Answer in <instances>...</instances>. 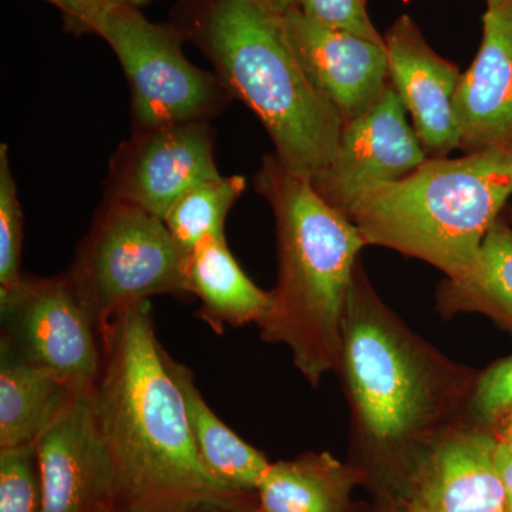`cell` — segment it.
I'll use <instances>...</instances> for the list:
<instances>
[{"label":"cell","instance_id":"1","mask_svg":"<svg viewBox=\"0 0 512 512\" xmlns=\"http://www.w3.org/2000/svg\"><path fill=\"white\" fill-rule=\"evenodd\" d=\"M100 339L103 367L90 399L117 512L239 511L248 494L220 483L202 463L148 302L116 316Z\"/></svg>","mask_w":512,"mask_h":512},{"label":"cell","instance_id":"2","mask_svg":"<svg viewBox=\"0 0 512 512\" xmlns=\"http://www.w3.org/2000/svg\"><path fill=\"white\" fill-rule=\"evenodd\" d=\"M336 370L363 450L383 463L412 461L413 470L456 426L454 417L478 377L407 329L380 301L360 264L349 289Z\"/></svg>","mask_w":512,"mask_h":512},{"label":"cell","instance_id":"3","mask_svg":"<svg viewBox=\"0 0 512 512\" xmlns=\"http://www.w3.org/2000/svg\"><path fill=\"white\" fill-rule=\"evenodd\" d=\"M255 188L271 205L278 232V284L258 326L261 338L291 350L299 372L318 386L338 369L349 289L367 242L309 175L289 170L275 154L262 160Z\"/></svg>","mask_w":512,"mask_h":512},{"label":"cell","instance_id":"4","mask_svg":"<svg viewBox=\"0 0 512 512\" xmlns=\"http://www.w3.org/2000/svg\"><path fill=\"white\" fill-rule=\"evenodd\" d=\"M175 25L218 79L264 124L289 170L318 174L335 156L343 121L303 72L284 15L256 0H185Z\"/></svg>","mask_w":512,"mask_h":512},{"label":"cell","instance_id":"5","mask_svg":"<svg viewBox=\"0 0 512 512\" xmlns=\"http://www.w3.org/2000/svg\"><path fill=\"white\" fill-rule=\"evenodd\" d=\"M511 195V151H477L429 158L402 180L363 191L345 215L367 245L394 249L458 278Z\"/></svg>","mask_w":512,"mask_h":512},{"label":"cell","instance_id":"6","mask_svg":"<svg viewBox=\"0 0 512 512\" xmlns=\"http://www.w3.org/2000/svg\"><path fill=\"white\" fill-rule=\"evenodd\" d=\"M185 259L163 220L106 198L64 274L101 333L154 296L187 295Z\"/></svg>","mask_w":512,"mask_h":512},{"label":"cell","instance_id":"7","mask_svg":"<svg viewBox=\"0 0 512 512\" xmlns=\"http://www.w3.org/2000/svg\"><path fill=\"white\" fill-rule=\"evenodd\" d=\"M96 36L106 40L126 73L134 131L208 121L232 97L217 74L185 57L184 36L175 25L150 22L143 9L111 13Z\"/></svg>","mask_w":512,"mask_h":512},{"label":"cell","instance_id":"8","mask_svg":"<svg viewBox=\"0 0 512 512\" xmlns=\"http://www.w3.org/2000/svg\"><path fill=\"white\" fill-rule=\"evenodd\" d=\"M2 338L30 365L92 396L103 367L99 329L66 274L23 275L15 291L0 298Z\"/></svg>","mask_w":512,"mask_h":512},{"label":"cell","instance_id":"9","mask_svg":"<svg viewBox=\"0 0 512 512\" xmlns=\"http://www.w3.org/2000/svg\"><path fill=\"white\" fill-rule=\"evenodd\" d=\"M218 177L210 123L187 121L134 131L111 158L106 198L164 221L185 192Z\"/></svg>","mask_w":512,"mask_h":512},{"label":"cell","instance_id":"10","mask_svg":"<svg viewBox=\"0 0 512 512\" xmlns=\"http://www.w3.org/2000/svg\"><path fill=\"white\" fill-rule=\"evenodd\" d=\"M406 113L389 84L366 113L343 124L335 156L312 177L323 200L346 214L363 191L402 180L429 160Z\"/></svg>","mask_w":512,"mask_h":512},{"label":"cell","instance_id":"11","mask_svg":"<svg viewBox=\"0 0 512 512\" xmlns=\"http://www.w3.org/2000/svg\"><path fill=\"white\" fill-rule=\"evenodd\" d=\"M284 22L303 72L343 124L362 116L382 97L390 84L384 42L323 25L298 6L284 13Z\"/></svg>","mask_w":512,"mask_h":512},{"label":"cell","instance_id":"12","mask_svg":"<svg viewBox=\"0 0 512 512\" xmlns=\"http://www.w3.org/2000/svg\"><path fill=\"white\" fill-rule=\"evenodd\" d=\"M494 437L484 426L448 429L410 474L413 512H508Z\"/></svg>","mask_w":512,"mask_h":512},{"label":"cell","instance_id":"13","mask_svg":"<svg viewBox=\"0 0 512 512\" xmlns=\"http://www.w3.org/2000/svg\"><path fill=\"white\" fill-rule=\"evenodd\" d=\"M42 512H117L113 470L90 396H80L37 443Z\"/></svg>","mask_w":512,"mask_h":512},{"label":"cell","instance_id":"14","mask_svg":"<svg viewBox=\"0 0 512 512\" xmlns=\"http://www.w3.org/2000/svg\"><path fill=\"white\" fill-rule=\"evenodd\" d=\"M383 37L390 84L421 146L429 158L447 157L460 148L454 97L463 73L431 49L410 16H400Z\"/></svg>","mask_w":512,"mask_h":512},{"label":"cell","instance_id":"15","mask_svg":"<svg viewBox=\"0 0 512 512\" xmlns=\"http://www.w3.org/2000/svg\"><path fill=\"white\" fill-rule=\"evenodd\" d=\"M483 40L461 76L454 109L464 153H512V0L487 8Z\"/></svg>","mask_w":512,"mask_h":512},{"label":"cell","instance_id":"16","mask_svg":"<svg viewBox=\"0 0 512 512\" xmlns=\"http://www.w3.org/2000/svg\"><path fill=\"white\" fill-rule=\"evenodd\" d=\"M185 282L187 292L201 303L198 316L217 333L227 326H259L272 308V293L242 271L225 237L205 239L188 252Z\"/></svg>","mask_w":512,"mask_h":512},{"label":"cell","instance_id":"17","mask_svg":"<svg viewBox=\"0 0 512 512\" xmlns=\"http://www.w3.org/2000/svg\"><path fill=\"white\" fill-rule=\"evenodd\" d=\"M80 396L0 339V448L39 443Z\"/></svg>","mask_w":512,"mask_h":512},{"label":"cell","instance_id":"18","mask_svg":"<svg viewBox=\"0 0 512 512\" xmlns=\"http://www.w3.org/2000/svg\"><path fill=\"white\" fill-rule=\"evenodd\" d=\"M164 360L183 393L192 437L204 466L232 490L242 494L256 493L271 463L212 412L187 366L177 362L165 350Z\"/></svg>","mask_w":512,"mask_h":512},{"label":"cell","instance_id":"19","mask_svg":"<svg viewBox=\"0 0 512 512\" xmlns=\"http://www.w3.org/2000/svg\"><path fill=\"white\" fill-rule=\"evenodd\" d=\"M359 478L356 468L329 453L278 461L258 485L256 512H345Z\"/></svg>","mask_w":512,"mask_h":512},{"label":"cell","instance_id":"20","mask_svg":"<svg viewBox=\"0 0 512 512\" xmlns=\"http://www.w3.org/2000/svg\"><path fill=\"white\" fill-rule=\"evenodd\" d=\"M437 308L446 318L483 313L512 336V228L505 218L487 232L466 274L440 285Z\"/></svg>","mask_w":512,"mask_h":512},{"label":"cell","instance_id":"21","mask_svg":"<svg viewBox=\"0 0 512 512\" xmlns=\"http://www.w3.org/2000/svg\"><path fill=\"white\" fill-rule=\"evenodd\" d=\"M247 188L241 175L215 178L185 192L164 222L185 255L208 238L225 237V220Z\"/></svg>","mask_w":512,"mask_h":512},{"label":"cell","instance_id":"22","mask_svg":"<svg viewBox=\"0 0 512 512\" xmlns=\"http://www.w3.org/2000/svg\"><path fill=\"white\" fill-rule=\"evenodd\" d=\"M23 212L10 168L8 146H0V298L22 282Z\"/></svg>","mask_w":512,"mask_h":512},{"label":"cell","instance_id":"23","mask_svg":"<svg viewBox=\"0 0 512 512\" xmlns=\"http://www.w3.org/2000/svg\"><path fill=\"white\" fill-rule=\"evenodd\" d=\"M42 504L37 444L0 448V512H42Z\"/></svg>","mask_w":512,"mask_h":512},{"label":"cell","instance_id":"24","mask_svg":"<svg viewBox=\"0 0 512 512\" xmlns=\"http://www.w3.org/2000/svg\"><path fill=\"white\" fill-rule=\"evenodd\" d=\"M471 410L478 424L487 427L512 410V356L500 360L477 377L471 393Z\"/></svg>","mask_w":512,"mask_h":512},{"label":"cell","instance_id":"25","mask_svg":"<svg viewBox=\"0 0 512 512\" xmlns=\"http://www.w3.org/2000/svg\"><path fill=\"white\" fill-rule=\"evenodd\" d=\"M298 8L323 25L384 42L367 13L366 0H298Z\"/></svg>","mask_w":512,"mask_h":512},{"label":"cell","instance_id":"26","mask_svg":"<svg viewBox=\"0 0 512 512\" xmlns=\"http://www.w3.org/2000/svg\"><path fill=\"white\" fill-rule=\"evenodd\" d=\"M62 13L64 30L73 35H96L107 16L124 8L144 9L151 0H46Z\"/></svg>","mask_w":512,"mask_h":512},{"label":"cell","instance_id":"27","mask_svg":"<svg viewBox=\"0 0 512 512\" xmlns=\"http://www.w3.org/2000/svg\"><path fill=\"white\" fill-rule=\"evenodd\" d=\"M495 463L503 481L507 511L512 512V454L503 447L495 448Z\"/></svg>","mask_w":512,"mask_h":512},{"label":"cell","instance_id":"28","mask_svg":"<svg viewBox=\"0 0 512 512\" xmlns=\"http://www.w3.org/2000/svg\"><path fill=\"white\" fill-rule=\"evenodd\" d=\"M485 429L490 431L498 446L512 454V410L488 424Z\"/></svg>","mask_w":512,"mask_h":512},{"label":"cell","instance_id":"29","mask_svg":"<svg viewBox=\"0 0 512 512\" xmlns=\"http://www.w3.org/2000/svg\"><path fill=\"white\" fill-rule=\"evenodd\" d=\"M256 2L264 5L265 8L274 10L279 15H284L289 9L298 6V0H256Z\"/></svg>","mask_w":512,"mask_h":512},{"label":"cell","instance_id":"30","mask_svg":"<svg viewBox=\"0 0 512 512\" xmlns=\"http://www.w3.org/2000/svg\"><path fill=\"white\" fill-rule=\"evenodd\" d=\"M386 512H413V510L406 503H392Z\"/></svg>","mask_w":512,"mask_h":512},{"label":"cell","instance_id":"31","mask_svg":"<svg viewBox=\"0 0 512 512\" xmlns=\"http://www.w3.org/2000/svg\"><path fill=\"white\" fill-rule=\"evenodd\" d=\"M505 0H487V8H494V6L501 5Z\"/></svg>","mask_w":512,"mask_h":512},{"label":"cell","instance_id":"32","mask_svg":"<svg viewBox=\"0 0 512 512\" xmlns=\"http://www.w3.org/2000/svg\"><path fill=\"white\" fill-rule=\"evenodd\" d=\"M508 220H510L511 224H512V208H510V210H508Z\"/></svg>","mask_w":512,"mask_h":512},{"label":"cell","instance_id":"33","mask_svg":"<svg viewBox=\"0 0 512 512\" xmlns=\"http://www.w3.org/2000/svg\"><path fill=\"white\" fill-rule=\"evenodd\" d=\"M220 512H241V511H220Z\"/></svg>","mask_w":512,"mask_h":512}]
</instances>
